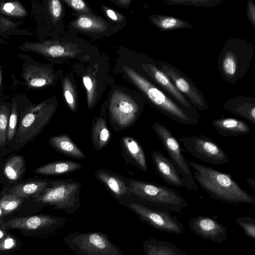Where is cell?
<instances>
[{
    "mask_svg": "<svg viewBox=\"0 0 255 255\" xmlns=\"http://www.w3.org/2000/svg\"><path fill=\"white\" fill-rule=\"evenodd\" d=\"M151 158L156 172L166 183L176 187L187 188L185 181L170 159L157 150L152 152Z\"/></svg>",
    "mask_w": 255,
    "mask_h": 255,
    "instance_id": "2e32d148",
    "label": "cell"
},
{
    "mask_svg": "<svg viewBox=\"0 0 255 255\" xmlns=\"http://www.w3.org/2000/svg\"><path fill=\"white\" fill-rule=\"evenodd\" d=\"M193 178L210 196L230 204L246 203L255 205V199L243 189L228 173L194 161H189Z\"/></svg>",
    "mask_w": 255,
    "mask_h": 255,
    "instance_id": "6da1fadb",
    "label": "cell"
},
{
    "mask_svg": "<svg viewBox=\"0 0 255 255\" xmlns=\"http://www.w3.org/2000/svg\"><path fill=\"white\" fill-rule=\"evenodd\" d=\"M148 19L162 31H170L179 29H191L193 25L184 20L163 14H154Z\"/></svg>",
    "mask_w": 255,
    "mask_h": 255,
    "instance_id": "cb8c5ba5",
    "label": "cell"
},
{
    "mask_svg": "<svg viewBox=\"0 0 255 255\" xmlns=\"http://www.w3.org/2000/svg\"><path fill=\"white\" fill-rule=\"evenodd\" d=\"M236 223L245 231V235L255 239V219L249 216L238 218Z\"/></svg>",
    "mask_w": 255,
    "mask_h": 255,
    "instance_id": "f546056e",
    "label": "cell"
},
{
    "mask_svg": "<svg viewBox=\"0 0 255 255\" xmlns=\"http://www.w3.org/2000/svg\"><path fill=\"white\" fill-rule=\"evenodd\" d=\"M17 115L15 108H14L10 115L8 120L7 131V141L11 142L15 136L16 131Z\"/></svg>",
    "mask_w": 255,
    "mask_h": 255,
    "instance_id": "d6a6232c",
    "label": "cell"
},
{
    "mask_svg": "<svg viewBox=\"0 0 255 255\" xmlns=\"http://www.w3.org/2000/svg\"><path fill=\"white\" fill-rule=\"evenodd\" d=\"M121 146L123 152L132 163L141 171L147 172L148 166L143 148L134 138L124 136L121 138Z\"/></svg>",
    "mask_w": 255,
    "mask_h": 255,
    "instance_id": "ac0fdd59",
    "label": "cell"
},
{
    "mask_svg": "<svg viewBox=\"0 0 255 255\" xmlns=\"http://www.w3.org/2000/svg\"><path fill=\"white\" fill-rule=\"evenodd\" d=\"M49 181L33 180L17 184L8 191L21 198L36 195L40 193L48 185Z\"/></svg>",
    "mask_w": 255,
    "mask_h": 255,
    "instance_id": "d4e9b609",
    "label": "cell"
},
{
    "mask_svg": "<svg viewBox=\"0 0 255 255\" xmlns=\"http://www.w3.org/2000/svg\"><path fill=\"white\" fill-rule=\"evenodd\" d=\"M23 198L8 193L0 199V208L7 213L16 209L22 203Z\"/></svg>",
    "mask_w": 255,
    "mask_h": 255,
    "instance_id": "f1b7e54d",
    "label": "cell"
},
{
    "mask_svg": "<svg viewBox=\"0 0 255 255\" xmlns=\"http://www.w3.org/2000/svg\"><path fill=\"white\" fill-rule=\"evenodd\" d=\"M96 178L102 183L120 204L127 206L130 197L126 179L107 169H100L95 173Z\"/></svg>",
    "mask_w": 255,
    "mask_h": 255,
    "instance_id": "9a60e30c",
    "label": "cell"
},
{
    "mask_svg": "<svg viewBox=\"0 0 255 255\" xmlns=\"http://www.w3.org/2000/svg\"><path fill=\"white\" fill-rule=\"evenodd\" d=\"M152 128L167 152L170 160L185 181L186 189L190 191H198L197 184L193 178L189 161L183 153L178 139L168 128L159 122L154 123Z\"/></svg>",
    "mask_w": 255,
    "mask_h": 255,
    "instance_id": "9c48e42d",
    "label": "cell"
},
{
    "mask_svg": "<svg viewBox=\"0 0 255 255\" xmlns=\"http://www.w3.org/2000/svg\"><path fill=\"white\" fill-rule=\"evenodd\" d=\"M211 125L216 130L224 136H238L248 134L250 128L244 121L232 118L214 120Z\"/></svg>",
    "mask_w": 255,
    "mask_h": 255,
    "instance_id": "ffe728a7",
    "label": "cell"
},
{
    "mask_svg": "<svg viewBox=\"0 0 255 255\" xmlns=\"http://www.w3.org/2000/svg\"><path fill=\"white\" fill-rule=\"evenodd\" d=\"M126 181L130 194L142 201V205L177 213H181L183 209L188 206L185 199L172 188L133 179Z\"/></svg>",
    "mask_w": 255,
    "mask_h": 255,
    "instance_id": "277c9868",
    "label": "cell"
},
{
    "mask_svg": "<svg viewBox=\"0 0 255 255\" xmlns=\"http://www.w3.org/2000/svg\"><path fill=\"white\" fill-rule=\"evenodd\" d=\"M119 2H120L121 3H123V4H126L127 3H128L130 2V1H129V0H119Z\"/></svg>",
    "mask_w": 255,
    "mask_h": 255,
    "instance_id": "7bdbcfd3",
    "label": "cell"
},
{
    "mask_svg": "<svg viewBox=\"0 0 255 255\" xmlns=\"http://www.w3.org/2000/svg\"><path fill=\"white\" fill-rule=\"evenodd\" d=\"M143 248L145 255H187L176 245L152 238L143 242Z\"/></svg>",
    "mask_w": 255,
    "mask_h": 255,
    "instance_id": "603a6c76",
    "label": "cell"
},
{
    "mask_svg": "<svg viewBox=\"0 0 255 255\" xmlns=\"http://www.w3.org/2000/svg\"><path fill=\"white\" fill-rule=\"evenodd\" d=\"M83 166V164L72 160L55 161L36 168L34 172L45 175H64L77 171Z\"/></svg>",
    "mask_w": 255,
    "mask_h": 255,
    "instance_id": "7402d4cb",
    "label": "cell"
},
{
    "mask_svg": "<svg viewBox=\"0 0 255 255\" xmlns=\"http://www.w3.org/2000/svg\"><path fill=\"white\" fill-rule=\"evenodd\" d=\"M142 222L160 231L175 234L184 232V226L169 211L151 208L140 203L132 202L126 206Z\"/></svg>",
    "mask_w": 255,
    "mask_h": 255,
    "instance_id": "7c38bea8",
    "label": "cell"
},
{
    "mask_svg": "<svg viewBox=\"0 0 255 255\" xmlns=\"http://www.w3.org/2000/svg\"><path fill=\"white\" fill-rule=\"evenodd\" d=\"M125 70L134 83L142 92L150 104L161 114L183 125L193 126L199 123V117L192 114L185 108L160 88L135 71Z\"/></svg>",
    "mask_w": 255,
    "mask_h": 255,
    "instance_id": "7a4b0ae2",
    "label": "cell"
},
{
    "mask_svg": "<svg viewBox=\"0 0 255 255\" xmlns=\"http://www.w3.org/2000/svg\"><path fill=\"white\" fill-rule=\"evenodd\" d=\"M84 86L87 92V102L89 110L94 106L95 103V97L94 94V85L91 78L88 76H84L83 78Z\"/></svg>",
    "mask_w": 255,
    "mask_h": 255,
    "instance_id": "836d02e7",
    "label": "cell"
},
{
    "mask_svg": "<svg viewBox=\"0 0 255 255\" xmlns=\"http://www.w3.org/2000/svg\"><path fill=\"white\" fill-rule=\"evenodd\" d=\"M246 179L249 184V185L253 188L255 191V180L253 178L247 177Z\"/></svg>",
    "mask_w": 255,
    "mask_h": 255,
    "instance_id": "60d3db41",
    "label": "cell"
},
{
    "mask_svg": "<svg viewBox=\"0 0 255 255\" xmlns=\"http://www.w3.org/2000/svg\"><path fill=\"white\" fill-rule=\"evenodd\" d=\"M91 138L93 145L97 151L102 150L109 143L111 134L107 121L106 111L93 119L91 128Z\"/></svg>",
    "mask_w": 255,
    "mask_h": 255,
    "instance_id": "d6986e66",
    "label": "cell"
},
{
    "mask_svg": "<svg viewBox=\"0 0 255 255\" xmlns=\"http://www.w3.org/2000/svg\"><path fill=\"white\" fill-rule=\"evenodd\" d=\"M80 182L72 178L49 180L48 186L39 194L33 196L36 202L52 206L56 210L67 214L76 212L81 203Z\"/></svg>",
    "mask_w": 255,
    "mask_h": 255,
    "instance_id": "5b68a950",
    "label": "cell"
},
{
    "mask_svg": "<svg viewBox=\"0 0 255 255\" xmlns=\"http://www.w3.org/2000/svg\"><path fill=\"white\" fill-rule=\"evenodd\" d=\"M51 11L55 18L59 17L62 12V5L58 0H53L50 1Z\"/></svg>",
    "mask_w": 255,
    "mask_h": 255,
    "instance_id": "d590c367",
    "label": "cell"
},
{
    "mask_svg": "<svg viewBox=\"0 0 255 255\" xmlns=\"http://www.w3.org/2000/svg\"><path fill=\"white\" fill-rule=\"evenodd\" d=\"M5 11L10 12L14 9V5L11 3H7L3 6Z\"/></svg>",
    "mask_w": 255,
    "mask_h": 255,
    "instance_id": "b9f144b4",
    "label": "cell"
},
{
    "mask_svg": "<svg viewBox=\"0 0 255 255\" xmlns=\"http://www.w3.org/2000/svg\"><path fill=\"white\" fill-rule=\"evenodd\" d=\"M65 2L77 10L85 11L87 9L85 3L82 0H67Z\"/></svg>",
    "mask_w": 255,
    "mask_h": 255,
    "instance_id": "8d00e7d4",
    "label": "cell"
},
{
    "mask_svg": "<svg viewBox=\"0 0 255 255\" xmlns=\"http://www.w3.org/2000/svg\"><path fill=\"white\" fill-rule=\"evenodd\" d=\"M156 64L197 110L204 111L209 109L203 94L186 74L168 62L158 61Z\"/></svg>",
    "mask_w": 255,
    "mask_h": 255,
    "instance_id": "8fae6325",
    "label": "cell"
},
{
    "mask_svg": "<svg viewBox=\"0 0 255 255\" xmlns=\"http://www.w3.org/2000/svg\"><path fill=\"white\" fill-rule=\"evenodd\" d=\"M64 242L77 255H125L107 234L100 232H70Z\"/></svg>",
    "mask_w": 255,
    "mask_h": 255,
    "instance_id": "8992f818",
    "label": "cell"
},
{
    "mask_svg": "<svg viewBox=\"0 0 255 255\" xmlns=\"http://www.w3.org/2000/svg\"><path fill=\"white\" fill-rule=\"evenodd\" d=\"M65 218L40 215L24 218H16L5 223L8 228L24 230H37L45 228L57 229L61 228L67 223Z\"/></svg>",
    "mask_w": 255,
    "mask_h": 255,
    "instance_id": "5bb4252c",
    "label": "cell"
},
{
    "mask_svg": "<svg viewBox=\"0 0 255 255\" xmlns=\"http://www.w3.org/2000/svg\"><path fill=\"white\" fill-rule=\"evenodd\" d=\"M25 170L24 158L20 155H14L9 158L5 162L3 174L10 181L19 180Z\"/></svg>",
    "mask_w": 255,
    "mask_h": 255,
    "instance_id": "484cf974",
    "label": "cell"
},
{
    "mask_svg": "<svg viewBox=\"0 0 255 255\" xmlns=\"http://www.w3.org/2000/svg\"><path fill=\"white\" fill-rule=\"evenodd\" d=\"M106 13L108 16L113 20L117 21L118 20V17L116 13L113 10L110 9H107Z\"/></svg>",
    "mask_w": 255,
    "mask_h": 255,
    "instance_id": "f35d334b",
    "label": "cell"
},
{
    "mask_svg": "<svg viewBox=\"0 0 255 255\" xmlns=\"http://www.w3.org/2000/svg\"><path fill=\"white\" fill-rule=\"evenodd\" d=\"M64 94L70 109L73 112H75L77 108L73 90L70 82L67 79H65L64 83Z\"/></svg>",
    "mask_w": 255,
    "mask_h": 255,
    "instance_id": "1f68e13d",
    "label": "cell"
},
{
    "mask_svg": "<svg viewBox=\"0 0 255 255\" xmlns=\"http://www.w3.org/2000/svg\"><path fill=\"white\" fill-rule=\"evenodd\" d=\"M48 142L51 147L61 154L77 159L86 158L83 152L67 134L51 136L49 137Z\"/></svg>",
    "mask_w": 255,
    "mask_h": 255,
    "instance_id": "44dd1931",
    "label": "cell"
},
{
    "mask_svg": "<svg viewBox=\"0 0 255 255\" xmlns=\"http://www.w3.org/2000/svg\"><path fill=\"white\" fill-rule=\"evenodd\" d=\"M13 240L11 238H7L4 241V247L5 249H10L13 247Z\"/></svg>",
    "mask_w": 255,
    "mask_h": 255,
    "instance_id": "ab89813d",
    "label": "cell"
},
{
    "mask_svg": "<svg viewBox=\"0 0 255 255\" xmlns=\"http://www.w3.org/2000/svg\"><path fill=\"white\" fill-rule=\"evenodd\" d=\"M8 116L4 111H0V150L5 149L7 142V131Z\"/></svg>",
    "mask_w": 255,
    "mask_h": 255,
    "instance_id": "4dcf8cb0",
    "label": "cell"
},
{
    "mask_svg": "<svg viewBox=\"0 0 255 255\" xmlns=\"http://www.w3.org/2000/svg\"><path fill=\"white\" fill-rule=\"evenodd\" d=\"M106 24L101 20L88 16H81L74 23L77 28L94 31L105 30Z\"/></svg>",
    "mask_w": 255,
    "mask_h": 255,
    "instance_id": "4316f807",
    "label": "cell"
},
{
    "mask_svg": "<svg viewBox=\"0 0 255 255\" xmlns=\"http://www.w3.org/2000/svg\"><path fill=\"white\" fill-rule=\"evenodd\" d=\"M1 209H0V214H1Z\"/></svg>",
    "mask_w": 255,
    "mask_h": 255,
    "instance_id": "f6af8a7d",
    "label": "cell"
},
{
    "mask_svg": "<svg viewBox=\"0 0 255 255\" xmlns=\"http://www.w3.org/2000/svg\"><path fill=\"white\" fill-rule=\"evenodd\" d=\"M189 227L198 236L215 243H223L228 238L226 226L208 216L199 215L191 218Z\"/></svg>",
    "mask_w": 255,
    "mask_h": 255,
    "instance_id": "4fadbf2b",
    "label": "cell"
},
{
    "mask_svg": "<svg viewBox=\"0 0 255 255\" xmlns=\"http://www.w3.org/2000/svg\"><path fill=\"white\" fill-rule=\"evenodd\" d=\"M54 110L53 106H42L25 113L20 120L12 141V150L20 149L36 137L49 123Z\"/></svg>",
    "mask_w": 255,
    "mask_h": 255,
    "instance_id": "ba28073f",
    "label": "cell"
},
{
    "mask_svg": "<svg viewBox=\"0 0 255 255\" xmlns=\"http://www.w3.org/2000/svg\"><path fill=\"white\" fill-rule=\"evenodd\" d=\"M223 109L255 125V98L238 96L226 101Z\"/></svg>",
    "mask_w": 255,
    "mask_h": 255,
    "instance_id": "e0dca14e",
    "label": "cell"
},
{
    "mask_svg": "<svg viewBox=\"0 0 255 255\" xmlns=\"http://www.w3.org/2000/svg\"><path fill=\"white\" fill-rule=\"evenodd\" d=\"M255 52L253 43L240 38H231L224 44L218 58L221 77L232 85L237 84L248 72Z\"/></svg>",
    "mask_w": 255,
    "mask_h": 255,
    "instance_id": "3957f363",
    "label": "cell"
},
{
    "mask_svg": "<svg viewBox=\"0 0 255 255\" xmlns=\"http://www.w3.org/2000/svg\"><path fill=\"white\" fill-rule=\"evenodd\" d=\"M223 0H164L166 4L171 5L192 6L209 8L220 4Z\"/></svg>",
    "mask_w": 255,
    "mask_h": 255,
    "instance_id": "83f0119b",
    "label": "cell"
},
{
    "mask_svg": "<svg viewBox=\"0 0 255 255\" xmlns=\"http://www.w3.org/2000/svg\"><path fill=\"white\" fill-rule=\"evenodd\" d=\"M46 81L43 78H35L32 79L30 82V84L33 87H39L45 85Z\"/></svg>",
    "mask_w": 255,
    "mask_h": 255,
    "instance_id": "74e56055",
    "label": "cell"
},
{
    "mask_svg": "<svg viewBox=\"0 0 255 255\" xmlns=\"http://www.w3.org/2000/svg\"><path fill=\"white\" fill-rule=\"evenodd\" d=\"M143 108V103L123 92L115 91L109 106V121L113 130L120 131L133 126L141 115Z\"/></svg>",
    "mask_w": 255,
    "mask_h": 255,
    "instance_id": "52a82bcc",
    "label": "cell"
},
{
    "mask_svg": "<svg viewBox=\"0 0 255 255\" xmlns=\"http://www.w3.org/2000/svg\"><path fill=\"white\" fill-rule=\"evenodd\" d=\"M178 140L190 154L204 162L218 165L229 161L223 148L209 137L201 134L181 137Z\"/></svg>",
    "mask_w": 255,
    "mask_h": 255,
    "instance_id": "30bf717a",
    "label": "cell"
},
{
    "mask_svg": "<svg viewBox=\"0 0 255 255\" xmlns=\"http://www.w3.org/2000/svg\"><path fill=\"white\" fill-rule=\"evenodd\" d=\"M247 18L253 25L255 28V5L253 0H249L247 2L246 8Z\"/></svg>",
    "mask_w": 255,
    "mask_h": 255,
    "instance_id": "e575fe53",
    "label": "cell"
},
{
    "mask_svg": "<svg viewBox=\"0 0 255 255\" xmlns=\"http://www.w3.org/2000/svg\"><path fill=\"white\" fill-rule=\"evenodd\" d=\"M3 236V233L0 231V239Z\"/></svg>",
    "mask_w": 255,
    "mask_h": 255,
    "instance_id": "ee69618b",
    "label": "cell"
}]
</instances>
